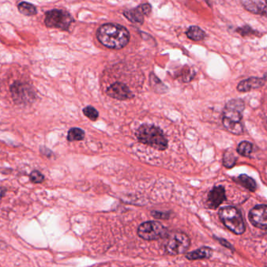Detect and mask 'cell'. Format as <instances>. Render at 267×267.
<instances>
[{"mask_svg":"<svg viewBox=\"0 0 267 267\" xmlns=\"http://www.w3.org/2000/svg\"><path fill=\"white\" fill-rule=\"evenodd\" d=\"M99 42L106 47L121 50L127 46L130 34L123 26L116 24H107L102 26L97 32Z\"/></svg>","mask_w":267,"mask_h":267,"instance_id":"6da1fadb","label":"cell"},{"mask_svg":"<svg viewBox=\"0 0 267 267\" xmlns=\"http://www.w3.org/2000/svg\"><path fill=\"white\" fill-rule=\"evenodd\" d=\"M245 109V103L242 99H232L224 107L223 113V125L229 132L233 135H242L243 125L242 113Z\"/></svg>","mask_w":267,"mask_h":267,"instance_id":"7a4b0ae2","label":"cell"},{"mask_svg":"<svg viewBox=\"0 0 267 267\" xmlns=\"http://www.w3.org/2000/svg\"><path fill=\"white\" fill-rule=\"evenodd\" d=\"M139 142L158 150H165L167 147V140L162 130L153 125L141 126L136 132Z\"/></svg>","mask_w":267,"mask_h":267,"instance_id":"3957f363","label":"cell"},{"mask_svg":"<svg viewBox=\"0 0 267 267\" xmlns=\"http://www.w3.org/2000/svg\"><path fill=\"white\" fill-rule=\"evenodd\" d=\"M219 216L226 228L235 234H242L246 231V224L242 213L233 206L221 208Z\"/></svg>","mask_w":267,"mask_h":267,"instance_id":"277c9868","label":"cell"},{"mask_svg":"<svg viewBox=\"0 0 267 267\" xmlns=\"http://www.w3.org/2000/svg\"><path fill=\"white\" fill-rule=\"evenodd\" d=\"M190 246V239L182 232H174L167 237L165 250L169 255H180L187 251Z\"/></svg>","mask_w":267,"mask_h":267,"instance_id":"5b68a950","label":"cell"},{"mask_svg":"<svg viewBox=\"0 0 267 267\" xmlns=\"http://www.w3.org/2000/svg\"><path fill=\"white\" fill-rule=\"evenodd\" d=\"M71 15L62 10H53L46 13L45 24L48 28H59L68 31L73 23Z\"/></svg>","mask_w":267,"mask_h":267,"instance_id":"8992f818","label":"cell"},{"mask_svg":"<svg viewBox=\"0 0 267 267\" xmlns=\"http://www.w3.org/2000/svg\"><path fill=\"white\" fill-rule=\"evenodd\" d=\"M139 237L145 241H155L167 236L166 228L159 222L148 221L141 224L138 229Z\"/></svg>","mask_w":267,"mask_h":267,"instance_id":"52a82bcc","label":"cell"},{"mask_svg":"<svg viewBox=\"0 0 267 267\" xmlns=\"http://www.w3.org/2000/svg\"><path fill=\"white\" fill-rule=\"evenodd\" d=\"M251 224L262 230H267V206L259 205L250 210L249 214Z\"/></svg>","mask_w":267,"mask_h":267,"instance_id":"ba28073f","label":"cell"},{"mask_svg":"<svg viewBox=\"0 0 267 267\" xmlns=\"http://www.w3.org/2000/svg\"><path fill=\"white\" fill-rule=\"evenodd\" d=\"M13 97L15 101L18 103H24L31 100V98L34 97V92L29 85L24 83H14L11 87Z\"/></svg>","mask_w":267,"mask_h":267,"instance_id":"9c48e42d","label":"cell"},{"mask_svg":"<svg viewBox=\"0 0 267 267\" xmlns=\"http://www.w3.org/2000/svg\"><path fill=\"white\" fill-rule=\"evenodd\" d=\"M107 92L110 97L119 100H126L133 97L132 93L127 86L119 82L110 85L107 89Z\"/></svg>","mask_w":267,"mask_h":267,"instance_id":"30bf717a","label":"cell"},{"mask_svg":"<svg viewBox=\"0 0 267 267\" xmlns=\"http://www.w3.org/2000/svg\"><path fill=\"white\" fill-rule=\"evenodd\" d=\"M226 200L225 189L223 186L214 187L208 195L207 206L210 209H217Z\"/></svg>","mask_w":267,"mask_h":267,"instance_id":"8fae6325","label":"cell"},{"mask_svg":"<svg viewBox=\"0 0 267 267\" xmlns=\"http://www.w3.org/2000/svg\"><path fill=\"white\" fill-rule=\"evenodd\" d=\"M267 81V74L263 77H251L241 81L237 85V89L241 92H247L252 89H257L263 87Z\"/></svg>","mask_w":267,"mask_h":267,"instance_id":"7c38bea8","label":"cell"},{"mask_svg":"<svg viewBox=\"0 0 267 267\" xmlns=\"http://www.w3.org/2000/svg\"><path fill=\"white\" fill-rule=\"evenodd\" d=\"M126 18L128 19L130 21L135 24H142L144 22V14L143 13L142 9L140 6L137 7V8L131 9V10H126L124 13Z\"/></svg>","mask_w":267,"mask_h":267,"instance_id":"4fadbf2b","label":"cell"},{"mask_svg":"<svg viewBox=\"0 0 267 267\" xmlns=\"http://www.w3.org/2000/svg\"><path fill=\"white\" fill-rule=\"evenodd\" d=\"M213 250L209 247H202L196 251L188 252L186 258L189 260H198V259H208L212 256Z\"/></svg>","mask_w":267,"mask_h":267,"instance_id":"5bb4252c","label":"cell"},{"mask_svg":"<svg viewBox=\"0 0 267 267\" xmlns=\"http://www.w3.org/2000/svg\"><path fill=\"white\" fill-rule=\"evenodd\" d=\"M234 180L250 192H255L257 188L255 180L246 174H241Z\"/></svg>","mask_w":267,"mask_h":267,"instance_id":"9a60e30c","label":"cell"},{"mask_svg":"<svg viewBox=\"0 0 267 267\" xmlns=\"http://www.w3.org/2000/svg\"><path fill=\"white\" fill-rule=\"evenodd\" d=\"M187 36L190 39L196 41V42H198V41H202L205 38L206 33L197 26H192V27L188 28V32H187Z\"/></svg>","mask_w":267,"mask_h":267,"instance_id":"2e32d148","label":"cell"},{"mask_svg":"<svg viewBox=\"0 0 267 267\" xmlns=\"http://www.w3.org/2000/svg\"><path fill=\"white\" fill-rule=\"evenodd\" d=\"M243 5L248 10L254 14H263L265 10V6H263V3L253 2L251 0H244Z\"/></svg>","mask_w":267,"mask_h":267,"instance_id":"e0dca14e","label":"cell"},{"mask_svg":"<svg viewBox=\"0 0 267 267\" xmlns=\"http://www.w3.org/2000/svg\"><path fill=\"white\" fill-rule=\"evenodd\" d=\"M18 10L20 14L25 16H34L37 14V9L34 5L28 3V2H21L18 6Z\"/></svg>","mask_w":267,"mask_h":267,"instance_id":"ac0fdd59","label":"cell"},{"mask_svg":"<svg viewBox=\"0 0 267 267\" xmlns=\"http://www.w3.org/2000/svg\"><path fill=\"white\" fill-rule=\"evenodd\" d=\"M237 161V157L233 154L231 149H228L226 151L224 154V159H223V163L224 166L227 168H232L235 165Z\"/></svg>","mask_w":267,"mask_h":267,"instance_id":"d6986e66","label":"cell"},{"mask_svg":"<svg viewBox=\"0 0 267 267\" xmlns=\"http://www.w3.org/2000/svg\"><path fill=\"white\" fill-rule=\"evenodd\" d=\"M253 149V146L251 143L249 142H242L238 144L237 148V152L242 157H249Z\"/></svg>","mask_w":267,"mask_h":267,"instance_id":"ffe728a7","label":"cell"},{"mask_svg":"<svg viewBox=\"0 0 267 267\" xmlns=\"http://www.w3.org/2000/svg\"><path fill=\"white\" fill-rule=\"evenodd\" d=\"M84 138H85V132L81 129L77 127L71 129L68 132V139L69 142L83 140Z\"/></svg>","mask_w":267,"mask_h":267,"instance_id":"44dd1931","label":"cell"},{"mask_svg":"<svg viewBox=\"0 0 267 267\" xmlns=\"http://www.w3.org/2000/svg\"><path fill=\"white\" fill-rule=\"evenodd\" d=\"M83 113L88 118L90 119L92 121H96L98 117H99L98 111L92 107H85V109H83Z\"/></svg>","mask_w":267,"mask_h":267,"instance_id":"7402d4cb","label":"cell"},{"mask_svg":"<svg viewBox=\"0 0 267 267\" xmlns=\"http://www.w3.org/2000/svg\"><path fill=\"white\" fill-rule=\"evenodd\" d=\"M30 179H31L32 182L38 184V183H42L45 178H44L43 175L39 171L34 170V171H32L31 174H30Z\"/></svg>","mask_w":267,"mask_h":267,"instance_id":"603a6c76","label":"cell"},{"mask_svg":"<svg viewBox=\"0 0 267 267\" xmlns=\"http://www.w3.org/2000/svg\"><path fill=\"white\" fill-rule=\"evenodd\" d=\"M236 32H238L242 36H251V35L256 34V32H255L253 29H251L249 26L247 25L238 28Z\"/></svg>","mask_w":267,"mask_h":267,"instance_id":"cb8c5ba5","label":"cell"},{"mask_svg":"<svg viewBox=\"0 0 267 267\" xmlns=\"http://www.w3.org/2000/svg\"><path fill=\"white\" fill-rule=\"evenodd\" d=\"M142 9L143 13H144V15L148 16L150 14L151 11H152V7H151L150 5L149 4H142L141 6Z\"/></svg>","mask_w":267,"mask_h":267,"instance_id":"d4e9b609","label":"cell"},{"mask_svg":"<svg viewBox=\"0 0 267 267\" xmlns=\"http://www.w3.org/2000/svg\"><path fill=\"white\" fill-rule=\"evenodd\" d=\"M217 240H219V242H220V244L223 245V246H225L226 248H228L230 249H233V247H232L231 245L229 242H227L226 240L220 239V238Z\"/></svg>","mask_w":267,"mask_h":267,"instance_id":"484cf974","label":"cell"},{"mask_svg":"<svg viewBox=\"0 0 267 267\" xmlns=\"http://www.w3.org/2000/svg\"><path fill=\"white\" fill-rule=\"evenodd\" d=\"M153 216H155L156 218H160V219H166V217H168V216H166V214H161V213H153Z\"/></svg>","mask_w":267,"mask_h":267,"instance_id":"4316f807","label":"cell"},{"mask_svg":"<svg viewBox=\"0 0 267 267\" xmlns=\"http://www.w3.org/2000/svg\"><path fill=\"white\" fill-rule=\"evenodd\" d=\"M5 193H6L5 188H0V199H1L3 196H4Z\"/></svg>","mask_w":267,"mask_h":267,"instance_id":"83f0119b","label":"cell"},{"mask_svg":"<svg viewBox=\"0 0 267 267\" xmlns=\"http://www.w3.org/2000/svg\"><path fill=\"white\" fill-rule=\"evenodd\" d=\"M266 2H267V0H266Z\"/></svg>","mask_w":267,"mask_h":267,"instance_id":"f1b7e54d","label":"cell"}]
</instances>
